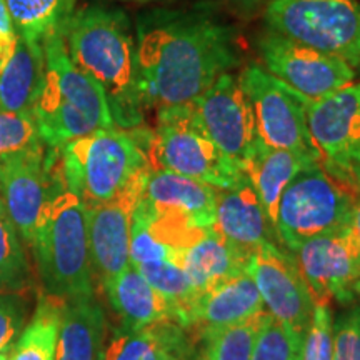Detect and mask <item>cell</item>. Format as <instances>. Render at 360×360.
<instances>
[{
  "label": "cell",
  "instance_id": "cell-1",
  "mask_svg": "<svg viewBox=\"0 0 360 360\" xmlns=\"http://www.w3.org/2000/svg\"><path fill=\"white\" fill-rule=\"evenodd\" d=\"M146 109L184 105L240 62L237 32L205 8H155L135 25Z\"/></svg>",
  "mask_w": 360,
  "mask_h": 360
},
{
  "label": "cell",
  "instance_id": "cell-2",
  "mask_svg": "<svg viewBox=\"0 0 360 360\" xmlns=\"http://www.w3.org/2000/svg\"><path fill=\"white\" fill-rule=\"evenodd\" d=\"M64 40L72 62L102 89L115 127H142L147 109L129 17L119 8L87 6L72 13Z\"/></svg>",
  "mask_w": 360,
  "mask_h": 360
},
{
  "label": "cell",
  "instance_id": "cell-3",
  "mask_svg": "<svg viewBox=\"0 0 360 360\" xmlns=\"http://www.w3.org/2000/svg\"><path fill=\"white\" fill-rule=\"evenodd\" d=\"M45 74L32 115L49 148L115 127L102 89L72 62L64 32L44 40Z\"/></svg>",
  "mask_w": 360,
  "mask_h": 360
},
{
  "label": "cell",
  "instance_id": "cell-4",
  "mask_svg": "<svg viewBox=\"0 0 360 360\" xmlns=\"http://www.w3.org/2000/svg\"><path fill=\"white\" fill-rule=\"evenodd\" d=\"M29 249L44 294L64 302L96 295L87 207L64 182L45 204Z\"/></svg>",
  "mask_w": 360,
  "mask_h": 360
},
{
  "label": "cell",
  "instance_id": "cell-5",
  "mask_svg": "<svg viewBox=\"0 0 360 360\" xmlns=\"http://www.w3.org/2000/svg\"><path fill=\"white\" fill-rule=\"evenodd\" d=\"M56 169L64 186L92 207L115 199L148 170V160L135 130L112 127L56 148Z\"/></svg>",
  "mask_w": 360,
  "mask_h": 360
},
{
  "label": "cell",
  "instance_id": "cell-6",
  "mask_svg": "<svg viewBox=\"0 0 360 360\" xmlns=\"http://www.w3.org/2000/svg\"><path fill=\"white\" fill-rule=\"evenodd\" d=\"M143 150L148 169L170 170L215 188L231 187L245 175L219 150L191 102L159 110L157 127L148 132Z\"/></svg>",
  "mask_w": 360,
  "mask_h": 360
},
{
  "label": "cell",
  "instance_id": "cell-7",
  "mask_svg": "<svg viewBox=\"0 0 360 360\" xmlns=\"http://www.w3.org/2000/svg\"><path fill=\"white\" fill-rule=\"evenodd\" d=\"M269 30L360 70V4L357 0H269Z\"/></svg>",
  "mask_w": 360,
  "mask_h": 360
},
{
  "label": "cell",
  "instance_id": "cell-8",
  "mask_svg": "<svg viewBox=\"0 0 360 360\" xmlns=\"http://www.w3.org/2000/svg\"><path fill=\"white\" fill-rule=\"evenodd\" d=\"M357 192L332 177L321 164L304 169L282 192L277 233L287 250L349 225Z\"/></svg>",
  "mask_w": 360,
  "mask_h": 360
},
{
  "label": "cell",
  "instance_id": "cell-9",
  "mask_svg": "<svg viewBox=\"0 0 360 360\" xmlns=\"http://www.w3.org/2000/svg\"><path fill=\"white\" fill-rule=\"evenodd\" d=\"M307 127L322 167L360 193V82L310 101Z\"/></svg>",
  "mask_w": 360,
  "mask_h": 360
},
{
  "label": "cell",
  "instance_id": "cell-10",
  "mask_svg": "<svg viewBox=\"0 0 360 360\" xmlns=\"http://www.w3.org/2000/svg\"><path fill=\"white\" fill-rule=\"evenodd\" d=\"M238 80L254 110L259 142L270 148L310 155L321 164L307 127L309 98L257 64L247 65Z\"/></svg>",
  "mask_w": 360,
  "mask_h": 360
},
{
  "label": "cell",
  "instance_id": "cell-11",
  "mask_svg": "<svg viewBox=\"0 0 360 360\" xmlns=\"http://www.w3.org/2000/svg\"><path fill=\"white\" fill-rule=\"evenodd\" d=\"M191 105L219 150L245 174L259 146L254 110L237 75L225 72Z\"/></svg>",
  "mask_w": 360,
  "mask_h": 360
},
{
  "label": "cell",
  "instance_id": "cell-12",
  "mask_svg": "<svg viewBox=\"0 0 360 360\" xmlns=\"http://www.w3.org/2000/svg\"><path fill=\"white\" fill-rule=\"evenodd\" d=\"M264 69L309 101H317L354 82L355 70L342 58L315 51L267 30L259 39Z\"/></svg>",
  "mask_w": 360,
  "mask_h": 360
},
{
  "label": "cell",
  "instance_id": "cell-13",
  "mask_svg": "<svg viewBox=\"0 0 360 360\" xmlns=\"http://www.w3.org/2000/svg\"><path fill=\"white\" fill-rule=\"evenodd\" d=\"M247 274L254 278L267 312L304 342L312 321L314 299L294 254L276 244L259 245Z\"/></svg>",
  "mask_w": 360,
  "mask_h": 360
},
{
  "label": "cell",
  "instance_id": "cell-14",
  "mask_svg": "<svg viewBox=\"0 0 360 360\" xmlns=\"http://www.w3.org/2000/svg\"><path fill=\"white\" fill-rule=\"evenodd\" d=\"M147 172L139 174L115 199L87 207L90 259L102 290L130 267V229Z\"/></svg>",
  "mask_w": 360,
  "mask_h": 360
},
{
  "label": "cell",
  "instance_id": "cell-15",
  "mask_svg": "<svg viewBox=\"0 0 360 360\" xmlns=\"http://www.w3.org/2000/svg\"><path fill=\"white\" fill-rule=\"evenodd\" d=\"M62 179L56 148H44L0 165V199L27 247L32 245L39 220Z\"/></svg>",
  "mask_w": 360,
  "mask_h": 360
},
{
  "label": "cell",
  "instance_id": "cell-16",
  "mask_svg": "<svg viewBox=\"0 0 360 360\" xmlns=\"http://www.w3.org/2000/svg\"><path fill=\"white\" fill-rule=\"evenodd\" d=\"M315 302H354V285L360 278V257L349 225L319 236L292 250Z\"/></svg>",
  "mask_w": 360,
  "mask_h": 360
},
{
  "label": "cell",
  "instance_id": "cell-17",
  "mask_svg": "<svg viewBox=\"0 0 360 360\" xmlns=\"http://www.w3.org/2000/svg\"><path fill=\"white\" fill-rule=\"evenodd\" d=\"M212 229L252 254L262 244L283 247L247 175H242L233 186L217 191Z\"/></svg>",
  "mask_w": 360,
  "mask_h": 360
},
{
  "label": "cell",
  "instance_id": "cell-18",
  "mask_svg": "<svg viewBox=\"0 0 360 360\" xmlns=\"http://www.w3.org/2000/svg\"><path fill=\"white\" fill-rule=\"evenodd\" d=\"M264 310V300L249 274L220 282L193 300L187 314L186 330L195 335L207 328L231 326Z\"/></svg>",
  "mask_w": 360,
  "mask_h": 360
},
{
  "label": "cell",
  "instance_id": "cell-19",
  "mask_svg": "<svg viewBox=\"0 0 360 360\" xmlns=\"http://www.w3.org/2000/svg\"><path fill=\"white\" fill-rule=\"evenodd\" d=\"M217 191L209 184L170 170L148 169L142 200L150 209L187 215L199 227L210 229Z\"/></svg>",
  "mask_w": 360,
  "mask_h": 360
},
{
  "label": "cell",
  "instance_id": "cell-20",
  "mask_svg": "<svg viewBox=\"0 0 360 360\" xmlns=\"http://www.w3.org/2000/svg\"><path fill=\"white\" fill-rule=\"evenodd\" d=\"M250 257L252 252L232 244L210 227L197 244L184 252L180 260L191 283L193 300L220 282L247 272Z\"/></svg>",
  "mask_w": 360,
  "mask_h": 360
},
{
  "label": "cell",
  "instance_id": "cell-21",
  "mask_svg": "<svg viewBox=\"0 0 360 360\" xmlns=\"http://www.w3.org/2000/svg\"><path fill=\"white\" fill-rule=\"evenodd\" d=\"M103 294L124 330H139L162 321L179 323L177 307L157 292L134 265L103 289Z\"/></svg>",
  "mask_w": 360,
  "mask_h": 360
},
{
  "label": "cell",
  "instance_id": "cell-22",
  "mask_svg": "<svg viewBox=\"0 0 360 360\" xmlns=\"http://www.w3.org/2000/svg\"><path fill=\"white\" fill-rule=\"evenodd\" d=\"M192 337L180 323L162 321L139 330L117 328L101 360H187Z\"/></svg>",
  "mask_w": 360,
  "mask_h": 360
},
{
  "label": "cell",
  "instance_id": "cell-23",
  "mask_svg": "<svg viewBox=\"0 0 360 360\" xmlns=\"http://www.w3.org/2000/svg\"><path fill=\"white\" fill-rule=\"evenodd\" d=\"M107 327L97 295L67 300L62 309L56 360H101Z\"/></svg>",
  "mask_w": 360,
  "mask_h": 360
},
{
  "label": "cell",
  "instance_id": "cell-24",
  "mask_svg": "<svg viewBox=\"0 0 360 360\" xmlns=\"http://www.w3.org/2000/svg\"><path fill=\"white\" fill-rule=\"evenodd\" d=\"M45 74L44 42L17 35L11 58L0 70V110L32 114Z\"/></svg>",
  "mask_w": 360,
  "mask_h": 360
},
{
  "label": "cell",
  "instance_id": "cell-25",
  "mask_svg": "<svg viewBox=\"0 0 360 360\" xmlns=\"http://www.w3.org/2000/svg\"><path fill=\"white\" fill-rule=\"evenodd\" d=\"M319 164L314 157L292 150L265 147L259 142L257 150L247 165L245 175L257 192L260 204L270 224L277 231V209L282 192L297 174L310 165ZM278 236V233H277Z\"/></svg>",
  "mask_w": 360,
  "mask_h": 360
},
{
  "label": "cell",
  "instance_id": "cell-26",
  "mask_svg": "<svg viewBox=\"0 0 360 360\" xmlns=\"http://www.w3.org/2000/svg\"><path fill=\"white\" fill-rule=\"evenodd\" d=\"M64 300L40 294L37 307L11 349V360H56Z\"/></svg>",
  "mask_w": 360,
  "mask_h": 360
},
{
  "label": "cell",
  "instance_id": "cell-27",
  "mask_svg": "<svg viewBox=\"0 0 360 360\" xmlns=\"http://www.w3.org/2000/svg\"><path fill=\"white\" fill-rule=\"evenodd\" d=\"M6 4L15 34L34 42L64 32L75 12V0H6Z\"/></svg>",
  "mask_w": 360,
  "mask_h": 360
},
{
  "label": "cell",
  "instance_id": "cell-28",
  "mask_svg": "<svg viewBox=\"0 0 360 360\" xmlns=\"http://www.w3.org/2000/svg\"><path fill=\"white\" fill-rule=\"evenodd\" d=\"M262 312L242 322L207 328L192 335L199 344L200 360H250Z\"/></svg>",
  "mask_w": 360,
  "mask_h": 360
},
{
  "label": "cell",
  "instance_id": "cell-29",
  "mask_svg": "<svg viewBox=\"0 0 360 360\" xmlns=\"http://www.w3.org/2000/svg\"><path fill=\"white\" fill-rule=\"evenodd\" d=\"M32 287V269L25 244L0 199V294H27Z\"/></svg>",
  "mask_w": 360,
  "mask_h": 360
},
{
  "label": "cell",
  "instance_id": "cell-30",
  "mask_svg": "<svg viewBox=\"0 0 360 360\" xmlns=\"http://www.w3.org/2000/svg\"><path fill=\"white\" fill-rule=\"evenodd\" d=\"M157 292L169 299L179 312V323L186 328L187 312L191 309L193 294L182 265L172 260H157L135 267Z\"/></svg>",
  "mask_w": 360,
  "mask_h": 360
},
{
  "label": "cell",
  "instance_id": "cell-31",
  "mask_svg": "<svg viewBox=\"0 0 360 360\" xmlns=\"http://www.w3.org/2000/svg\"><path fill=\"white\" fill-rule=\"evenodd\" d=\"M47 148L32 114L0 110V165Z\"/></svg>",
  "mask_w": 360,
  "mask_h": 360
},
{
  "label": "cell",
  "instance_id": "cell-32",
  "mask_svg": "<svg viewBox=\"0 0 360 360\" xmlns=\"http://www.w3.org/2000/svg\"><path fill=\"white\" fill-rule=\"evenodd\" d=\"M302 344L289 327L264 310L250 360H302Z\"/></svg>",
  "mask_w": 360,
  "mask_h": 360
},
{
  "label": "cell",
  "instance_id": "cell-33",
  "mask_svg": "<svg viewBox=\"0 0 360 360\" xmlns=\"http://www.w3.org/2000/svg\"><path fill=\"white\" fill-rule=\"evenodd\" d=\"M334 352V315L330 304L315 302L312 321L304 337L302 360H332Z\"/></svg>",
  "mask_w": 360,
  "mask_h": 360
},
{
  "label": "cell",
  "instance_id": "cell-34",
  "mask_svg": "<svg viewBox=\"0 0 360 360\" xmlns=\"http://www.w3.org/2000/svg\"><path fill=\"white\" fill-rule=\"evenodd\" d=\"M29 309L25 294H0V352L11 349L24 330Z\"/></svg>",
  "mask_w": 360,
  "mask_h": 360
},
{
  "label": "cell",
  "instance_id": "cell-35",
  "mask_svg": "<svg viewBox=\"0 0 360 360\" xmlns=\"http://www.w3.org/2000/svg\"><path fill=\"white\" fill-rule=\"evenodd\" d=\"M332 360H360V305L342 312L334 322Z\"/></svg>",
  "mask_w": 360,
  "mask_h": 360
},
{
  "label": "cell",
  "instance_id": "cell-36",
  "mask_svg": "<svg viewBox=\"0 0 360 360\" xmlns=\"http://www.w3.org/2000/svg\"><path fill=\"white\" fill-rule=\"evenodd\" d=\"M17 34L13 29L11 13H8L6 0H0V70L7 64L15 45Z\"/></svg>",
  "mask_w": 360,
  "mask_h": 360
},
{
  "label": "cell",
  "instance_id": "cell-37",
  "mask_svg": "<svg viewBox=\"0 0 360 360\" xmlns=\"http://www.w3.org/2000/svg\"><path fill=\"white\" fill-rule=\"evenodd\" d=\"M207 2H212L215 6L227 8V11L236 13V15L252 17L259 11H264L269 0H207Z\"/></svg>",
  "mask_w": 360,
  "mask_h": 360
},
{
  "label": "cell",
  "instance_id": "cell-38",
  "mask_svg": "<svg viewBox=\"0 0 360 360\" xmlns=\"http://www.w3.org/2000/svg\"><path fill=\"white\" fill-rule=\"evenodd\" d=\"M349 231H350V236H352L355 249H357L359 257H360V193H357V199L354 202L352 214H350V220H349Z\"/></svg>",
  "mask_w": 360,
  "mask_h": 360
},
{
  "label": "cell",
  "instance_id": "cell-39",
  "mask_svg": "<svg viewBox=\"0 0 360 360\" xmlns=\"http://www.w3.org/2000/svg\"><path fill=\"white\" fill-rule=\"evenodd\" d=\"M11 349L4 350V352H0V360H11Z\"/></svg>",
  "mask_w": 360,
  "mask_h": 360
},
{
  "label": "cell",
  "instance_id": "cell-40",
  "mask_svg": "<svg viewBox=\"0 0 360 360\" xmlns=\"http://www.w3.org/2000/svg\"><path fill=\"white\" fill-rule=\"evenodd\" d=\"M125 2H134V4H150V2H157V0H125Z\"/></svg>",
  "mask_w": 360,
  "mask_h": 360
},
{
  "label": "cell",
  "instance_id": "cell-41",
  "mask_svg": "<svg viewBox=\"0 0 360 360\" xmlns=\"http://www.w3.org/2000/svg\"><path fill=\"white\" fill-rule=\"evenodd\" d=\"M354 292H355V297H360V278L357 282H355L354 285Z\"/></svg>",
  "mask_w": 360,
  "mask_h": 360
}]
</instances>
